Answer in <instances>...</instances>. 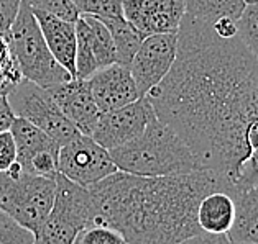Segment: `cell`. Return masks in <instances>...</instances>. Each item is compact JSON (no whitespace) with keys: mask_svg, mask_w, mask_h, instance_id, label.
Instances as JSON below:
<instances>
[{"mask_svg":"<svg viewBox=\"0 0 258 244\" xmlns=\"http://www.w3.org/2000/svg\"><path fill=\"white\" fill-rule=\"evenodd\" d=\"M234 198L225 192H212L198 206V224L206 233L227 234L234 223Z\"/></svg>","mask_w":258,"mask_h":244,"instance_id":"obj_18","label":"cell"},{"mask_svg":"<svg viewBox=\"0 0 258 244\" xmlns=\"http://www.w3.org/2000/svg\"><path fill=\"white\" fill-rule=\"evenodd\" d=\"M87 85L100 113L125 107L140 98L130 69L117 62L91 76Z\"/></svg>","mask_w":258,"mask_h":244,"instance_id":"obj_14","label":"cell"},{"mask_svg":"<svg viewBox=\"0 0 258 244\" xmlns=\"http://www.w3.org/2000/svg\"><path fill=\"white\" fill-rule=\"evenodd\" d=\"M56 179L35 176L17 164L0 172V210L36 233L53 206Z\"/></svg>","mask_w":258,"mask_h":244,"instance_id":"obj_5","label":"cell"},{"mask_svg":"<svg viewBox=\"0 0 258 244\" xmlns=\"http://www.w3.org/2000/svg\"><path fill=\"white\" fill-rule=\"evenodd\" d=\"M74 244H127L118 231L107 226H92L78 234Z\"/></svg>","mask_w":258,"mask_h":244,"instance_id":"obj_26","label":"cell"},{"mask_svg":"<svg viewBox=\"0 0 258 244\" xmlns=\"http://www.w3.org/2000/svg\"><path fill=\"white\" fill-rule=\"evenodd\" d=\"M153 116L156 115L147 97H140L125 107L100 113L91 138L107 151H112L142 135Z\"/></svg>","mask_w":258,"mask_h":244,"instance_id":"obj_10","label":"cell"},{"mask_svg":"<svg viewBox=\"0 0 258 244\" xmlns=\"http://www.w3.org/2000/svg\"><path fill=\"white\" fill-rule=\"evenodd\" d=\"M178 35L160 33L147 36L130 62V74L140 97L156 87L171 69L176 58Z\"/></svg>","mask_w":258,"mask_h":244,"instance_id":"obj_9","label":"cell"},{"mask_svg":"<svg viewBox=\"0 0 258 244\" xmlns=\"http://www.w3.org/2000/svg\"><path fill=\"white\" fill-rule=\"evenodd\" d=\"M184 4L187 17L211 25L224 17L238 20L247 5L245 0H184Z\"/></svg>","mask_w":258,"mask_h":244,"instance_id":"obj_20","label":"cell"},{"mask_svg":"<svg viewBox=\"0 0 258 244\" xmlns=\"http://www.w3.org/2000/svg\"><path fill=\"white\" fill-rule=\"evenodd\" d=\"M99 20L105 25L112 36V41H114L115 46V54H117V64L128 67L137 49L140 48L142 41L147 36H143L134 25L125 20L123 15L112 17V18H99Z\"/></svg>","mask_w":258,"mask_h":244,"instance_id":"obj_19","label":"cell"},{"mask_svg":"<svg viewBox=\"0 0 258 244\" xmlns=\"http://www.w3.org/2000/svg\"><path fill=\"white\" fill-rule=\"evenodd\" d=\"M22 79L23 76L10 49L7 36L0 33V93L9 95Z\"/></svg>","mask_w":258,"mask_h":244,"instance_id":"obj_21","label":"cell"},{"mask_svg":"<svg viewBox=\"0 0 258 244\" xmlns=\"http://www.w3.org/2000/svg\"><path fill=\"white\" fill-rule=\"evenodd\" d=\"M79 15L97 18L122 17V0H73Z\"/></svg>","mask_w":258,"mask_h":244,"instance_id":"obj_25","label":"cell"},{"mask_svg":"<svg viewBox=\"0 0 258 244\" xmlns=\"http://www.w3.org/2000/svg\"><path fill=\"white\" fill-rule=\"evenodd\" d=\"M234 198V223L227 233L232 244H258V182L230 195Z\"/></svg>","mask_w":258,"mask_h":244,"instance_id":"obj_16","label":"cell"},{"mask_svg":"<svg viewBox=\"0 0 258 244\" xmlns=\"http://www.w3.org/2000/svg\"><path fill=\"white\" fill-rule=\"evenodd\" d=\"M14 58L18 64L23 79L31 80L41 87L66 82L71 74L59 66L53 54L49 53L46 41L43 38L38 22L28 4H22L12 28L5 33Z\"/></svg>","mask_w":258,"mask_h":244,"instance_id":"obj_4","label":"cell"},{"mask_svg":"<svg viewBox=\"0 0 258 244\" xmlns=\"http://www.w3.org/2000/svg\"><path fill=\"white\" fill-rule=\"evenodd\" d=\"M109 153L118 171L140 177L179 176L204 169L179 135L156 116L135 140Z\"/></svg>","mask_w":258,"mask_h":244,"instance_id":"obj_3","label":"cell"},{"mask_svg":"<svg viewBox=\"0 0 258 244\" xmlns=\"http://www.w3.org/2000/svg\"><path fill=\"white\" fill-rule=\"evenodd\" d=\"M238 25V38L247 49L258 59V4L245 5Z\"/></svg>","mask_w":258,"mask_h":244,"instance_id":"obj_22","label":"cell"},{"mask_svg":"<svg viewBox=\"0 0 258 244\" xmlns=\"http://www.w3.org/2000/svg\"><path fill=\"white\" fill-rule=\"evenodd\" d=\"M7 100L17 118H23L45 131L59 148L81 135L45 87L31 80L22 79L7 95Z\"/></svg>","mask_w":258,"mask_h":244,"instance_id":"obj_7","label":"cell"},{"mask_svg":"<svg viewBox=\"0 0 258 244\" xmlns=\"http://www.w3.org/2000/svg\"><path fill=\"white\" fill-rule=\"evenodd\" d=\"M87 190L96 210L94 226L118 231L127 244H178L201 233V200L212 192L229 193V184L212 169L166 177L117 171Z\"/></svg>","mask_w":258,"mask_h":244,"instance_id":"obj_2","label":"cell"},{"mask_svg":"<svg viewBox=\"0 0 258 244\" xmlns=\"http://www.w3.org/2000/svg\"><path fill=\"white\" fill-rule=\"evenodd\" d=\"M23 2L28 4L31 10L45 12V14L54 15L73 23H76V20L81 17L73 0H23Z\"/></svg>","mask_w":258,"mask_h":244,"instance_id":"obj_24","label":"cell"},{"mask_svg":"<svg viewBox=\"0 0 258 244\" xmlns=\"http://www.w3.org/2000/svg\"><path fill=\"white\" fill-rule=\"evenodd\" d=\"M53 206L35 233V244H74L81 231L94 226L96 210L89 190L58 172Z\"/></svg>","mask_w":258,"mask_h":244,"instance_id":"obj_6","label":"cell"},{"mask_svg":"<svg viewBox=\"0 0 258 244\" xmlns=\"http://www.w3.org/2000/svg\"><path fill=\"white\" fill-rule=\"evenodd\" d=\"M115 62V46L107 27L97 17L81 15L76 20V77L87 80Z\"/></svg>","mask_w":258,"mask_h":244,"instance_id":"obj_11","label":"cell"},{"mask_svg":"<svg viewBox=\"0 0 258 244\" xmlns=\"http://www.w3.org/2000/svg\"><path fill=\"white\" fill-rule=\"evenodd\" d=\"M110 153L92 140L79 135L59 148L58 172L81 187H89L117 172Z\"/></svg>","mask_w":258,"mask_h":244,"instance_id":"obj_8","label":"cell"},{"mask_svg":"<svg viewBox=\"0 0 258 244\" xmlns=\"http://www.w3.org/2000/svg\"><path fill=\"white\" fill-rule=\"evenodd\" d=\"M0 244H35V234L0 210Z\"/></svg>","mask_w":258,"mask_h":244,"instance_id":"obj_23","label":"cell"},{"mask_svg":"<svg viewBox=\"0 0 258 244\" xmlns=\"http://www.w3.org/2000/svg\"><path fill=\"white\" fill-rule=\"evenodd\" d=\"M122 14L143 36L178 33L184 0H122Z\"/></svg>","mask_w":258,"mask_h":244,"instance_id":"obj_12","label":"cell"},{"mask_svg":"<svg viewBox=\"0 0 258 244\" xmlns=\"http://www.w3.org/2000/svg\"><path fill=\"white\" fill-rule=\"evenodd\" d=\"M235 244H245V242H235Z\"/></svg>","mask_w":258,"mask_h":244,"instance_id":"obj_34","label":"cell"},{"mask_svg":"<svg viewBox=\"0 0 258 244\" xmlns=\"http://www.w3.org/2000/svg\"><path fill=\"white\" fill-rule=\"evenodd\" d=\"M46 90L64 116L79 130V133L91 136L100 116V111L91 95L87 80L74 77L66 82L46 87Z\"/></svg>","mask_w":258,"mask_h":244,"instance_id":"obj_13","label":"cell"},{"mask_svg":"<svg viewBox=\"0 0 258 244\" xmlns=\"http://www.w3.org/2000/svg\"><path fill=\"white\" fill-rule=\"evenodd\" d=\"M23 0H0V33H7L12 28Z\"/></svg>","mask_w":258,"mask_h":244,"instance_id":"obj_28","label":"cell"},{"mask_svg":"<svg viewBox=\"0 0 258 244\" xmlns=\"http://www.w3.org/2000/svg\"><path fill=\"white\" fill-rule=\"evenodd\" d=\"M17 162V148L10 130L0 131V172H5Z\"/></svg>","mask_w":258,"mask_h":244,"instance_id":"obj_27","label":"cell"},{"mask_svg":"<svg viewBox=\"0 0 258 244\" xmlns=\"http://www.w3.org/2000/svg\"><path fill=\"white\" fill-rule=\"evenodd\" d=\"M33 15L56 62L64 67L71 77H76V23L40 10H33Z\"/></svg>","mask_w":258,"mask_h":244,"instance_id":"obj_15","label":"cell"},{"mask_svg":"<svg viewBox=\"0 0 258 244\" xmlns=\"http://www.w3.org/2000/svg\"><path fill=\"white\" fill-rule=\"evenodd\" d=\"M15 113L14 110H12L9 100H7V95H4V93H0V131H7L10 130L12 123L15 120Z\"/></svg>","mask_w":258,"mask_h":244,"instance_id":"obj_31","label":"cell"},{"mask_svg":"<svg viewBox=\"0 0 258 244\" xmlns=\"http://www.w3.org/2000/svg\"><path fill=\"white\" fill-rule=\"evenodd\" d=\"M212 30L216 31V35L220 36V38H234V36H238V25L237 20L229 17L219 18L212 23Z\"/></svg>","mask_w":258,"mask_h":244,"instance_id":"obj_30","label":"cell"},{"mask_svg":"<svg viewBox=\"0 0 258 244\" xmlns=\"http://www.w3.org/2000/svg\"><path fill=\"white\" fill-rule=\"evenodd\" d=\"M178 244H232L227 234H214V233H206V231H201V233L194 234L182 239Z\"/></svg>","mask_w":258,"mask_h":244,"instance_id":"obj_29","label":"cell"},{"mask_svg":"<svg viewBox=\"0 0 258 244\" xmlns=\"http://www.w3.org/2000/svg\"><path fill=\"white\" fill-rule=\"evenodd\" d=\"M245 4H258V0H245Z\"/></svg>","mask_w":258,"mask_h":244,"instance_id":"obj_33","label":"cell"},{"mask_svg":"<svg viewBox=\"0 0 258 244\" xmlns=\"http://www.w3.org/2000/svg\"><path fill=\"white\" fill-rule=\"evenodd\" d=\"M176 58L147 100L204 169L219 172L229 195L258 182L245 133L258 118V59L238 36L220 38L211 23L184 14Z\"/></svg>","mask_w":258,"mask_h":244,"instance_id":"obj_1","label":"cell"},{"mask_svg":"<svg viewBox=\"0 0 258 244\" xmlns=\"http://www.w3.org/2000/svg\"><path fill=\"white\" fill-rule=\"evenodd\" d=\"M245 140H247V146L250 149L251 158L258 162V118L248 125L247 133H245Z\"/></svg>","mask_w":258,"mask_h":244,"instance_id":"obj_32","label":"cell"},{"mask_svg":"<svg viewBox=\"0 0 258 244\" xmlns=\"http://www.w3.org/2000/svg\"><path fill=\"white\" fill-rule=\"evenodd\" d=\"M10 133L14 136L17 148V164L22 171L27 169L30 161L41 153H53L58 156L59 146L49 138L45 131L31 125L23 118H15L10 127Z\"/></svg>","mask_w":258,"mask_h":244,"instance_id":"obj_17","label":"cell"}]
</instances>
